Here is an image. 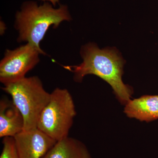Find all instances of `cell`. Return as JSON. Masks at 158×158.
Here are the masks:
<instances>
[{
	"label": "cell",
	"mask_w": 158,
	"mask_h": 158,
	"mask_svg": "<svg viewBox=\"0 0 158 158\" xmlns=\"http://www.w3.org/2000/svg\"><path fill=\"white\" fill-rule=\"evenodd\" d=\"M52 6L47 2L40 6L33 1L23 3L15 23L19 42H27L41 49L40 44L51 26L57 28L62 22L71 20L67 6L61 5L55 9Z\"/></svg>",
	"instance_id": "7a4b0ae2"
},
{
	"label": "cell",
	"mask_w": 158,
	"mask_h": 158,
	"mask_svg": "<svg viewBox=\"0 0 158 158\" xmlns=\"http://www.w3.org/2000/svg\"><path fill=\"white\" fill-rule=\"evenodd\" d=\"M13 138L19 158H42L57 142L37 128L23 131Z\"/></svg>",
	"instance_id": "8992f818"
},
{
	"label": "cell",
	"mask_w": 158,
	"mask_h": 158,
	"mask_svg": "<svg viewBox=\"0 0 158 158\" xmlns=\"http://www.w3.org/2000/svg\"><path fill=\"white\" fill-rule=\"evenodd\" d=\"M2 89L11 95L12 102L22 114L24 122L23 131L37 128L40 114L51 96L39 78L25 77L4 85Z\"/></svg>",
	"instance_id": "3957f363"
},
{
	"label": "cell",
	"mask_w": 158,
	"mask_h": 158,
	"mask_svg": "<svg viewBox=\"0 0 158 158\" xmlns=\"http://www.w3.org/2000/svg\"><path fill=\"white\" fill-rule=\"evenodd\" d=\"M3 148L0 158H19V156L13 137L3 138Z\"/></svg>",
	"instance_id": "30bf717a"
},
{
	"label": "cell",
	"mask_w": 158,
	"mask_h": 158,
	"mask_svg": "<svg viewBox=\"0 0 158 158\" xmlns=\"http://www.w3.org/2000/svg\"><path fill=\"white\" fill-rule=\"evenodd\" d=\"M124 113L130 118L147 122L158 119V95H144L130 100Z\"/></svg>",
	"instance_id": "ba28073f"
},
{
	"label": "cell",
	"mask_w": 158,
	"mask_h": 158,
	"mask_svg": "<svg viewBox=\"0 0 158 158\" xmlns=\"http://www.w3.org/2000/svg\"><path fill=\"white\" fill-rule=\"evenodd\" d=\"M42 158H92L83 142L68 137L57 141Z\"/></svg>",
	"instance_id": "9c48e42d"
},
{
	"label": "cell",
	"mask_w": 158,
	"mask_h": 158,
	"mask_svg": "<svg viewBox=\"0 0 158 158\" xmlns=\"http://www.w3.org/2000/svg\"><path fill=\"white\" fill-rule=\"evenodd\" d=\"M39 1H43V2H48L52 3L53 6H56L57 4L59 3V0H39Z\"/></svg>",
	"instance_id": "8fae6325"
},
{
	"label": "cell",
	"mask_w": 158,
	"mask_h": 158,
	"mask_svg": "<svg viewBox=\"0 0 158 158\" xmlns=\"http://www.w3.org/2000/svg\"><path fill=\"white\" fill-rule=\"evenodd\" d=\"M81 55L83 62L79 65L63 66L73 73L75 81L81 82L85 76L94 75L110 85L122 103L126 104L131 100V88L122 81L125 61L116 49H100L90 43L82 46Z\"/></svg>",
	"instance_id": "6da1fadb"
},
{
	"label": "cell",
	"mask_w": 158,
	"mask_h": 158,
	"mask_svg": "<svg viewBox=\"0 0 158 158\" xmlns=\"http://www.w3.org/2000/svg\"><path fill=\"white\" fill-rule=\"evenodd\" d=\"M41 54L46 55L41 49L29 43L12 50H6L0 62V81L5 85L25 77L39 63Z\"/></svg>",
	"instance_id": "5b68a950"
},
{
	"label": "cell",
	"mask_w": 158,
	"mask_h": 158,
	"mask_svg": "<svg viewBox=\"0 0 158 158\" xmlns=\"http://www.w3.org/2000/svg\"><path fill=\"white\" fill-rule=\"evenodd\" d=\"M76 111L67 89L56 88L40 116L37 128L56 141L69 137Z\"/></svg>",
	"instance_id": "277c9868"
},
{
	"label": "cell",
	"mask_w": 158,
	"mask_h": 158,
	"mask_svg": "<svg viewBox=\"0 0 158 158\" xmlns=\"http://www.w3.org/2000/svg\"><path fill=\"white\" fill-rule=\"evenodd\" d=\"M22 114L12 101L7 98L0 101V137H14L23 130Z\"/></svg>",
	"instance_id": "52a82bcc"
}]
</instances>
